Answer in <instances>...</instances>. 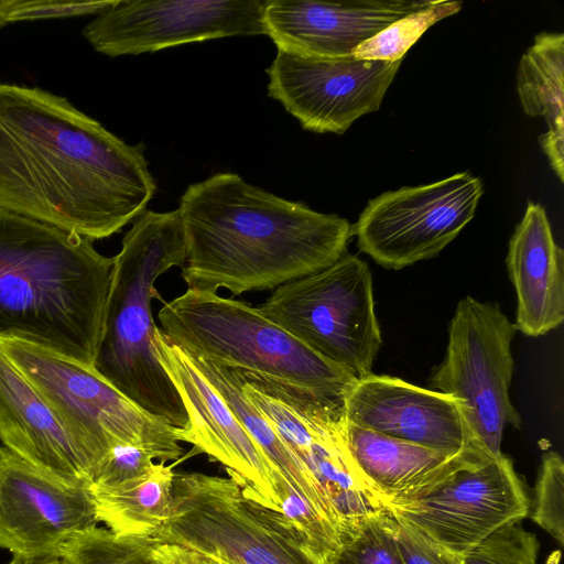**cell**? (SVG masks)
Listing matches in <instances>:
<instances>
[{"mask_svg": "<svg viewBox=\"0 0 564 564\" xmlns=\"http://www.w3.org/2000/svg\"><path fill=\"white\" fill-rule=\"evenodd\" d=\"M160 551L165 564H214L208 556L172 545L160 543Z\"/></svg>", "mask_w": 564, "mask_h": 564, "instance_id": "obj_33", "label": "cell"}, {"mask_svg": "<svg viewBox=\"0 0 564 564\" xmlns=\"http://www.w3.org/2000/svg\"><path fill=\"white\" fill-rule=\"evenodd\" d=\"M399 550L405 564H464L454 553L413 527L397 519Z\"/></svg>", "mask_w": 564, "mask_h": 564, "instance_id": "obj_32", "label": "cell"}, {"mask_svg": "<svg viewBox=\"0 0 564 564\" xmlns=\"http://www.w3.org/2000/svg\"><path fill=\"white\" fill-rule=\"evenodd\" d=\"M188 358L235 413L242 426L267 456L274 473L282 475L296 492L305 498L321 516L334 525L328 507L311 476L279 437L270 423L246 397L240 370L226 368L192 356H188Z\"/></svg>", "mask_w": 564, "mask_h": 564, "instance_id": "obj_23", "label": "cell"}, {"mask_svg": "<svg viewBox=\"0 0 564 564\" xmlns=\"http://www.w3.org/2000/svg\"><path fill=\"white\" fill-rule=\"evenodd\" d=\"M161 552V551H160ZM164 560V558H163ZM165 563V562H164Z\"/></svg>", "mask_w": 564, "mask_h": 564, "instance_id": "obj_36", "label": "cell"}, {"mask_svg": "<svg viewBox=\"0 0 564 564\" xmlns=\"http://www.w3.org/2000/svg\"><path fill=\"white\" fill-rule=\"evenodd\" d=\"M109 1L0 0V28L22 21L64 19L100 14L115 4Z\"/></svg>", "mask_w": 564, "mask_h": 564, "instance_id": "obj_30", "label": "cell"}, {"mask_svg": "<svg viewBox=\"0 0 564 564\" xmlns=\"http://www.w3.org/2000/svg\"><path fill=\"white\" fill-rule=\"evenodd\" d=\"M397 519L382 510L361 518L345 535L329 564H405Z\"/></svg>", "mask_w": 564, "mask_h": 564, "instance_id": "obj_26", "label": "cell"}, {"mask_svg": "<svg viewBox=\"0 0 564 564\" xmlns=\"http://www.w3.org/2000/svg\"><path fill=\"white\" fill-rule=\"evenodd\" d=\"M144 150L65 97L0 84V209L90 241L110 237L155 194Z\"/></svg>", "mask_w": 564, "mask_h": 564, "instance_id": "obj_1", "label": "cell"}, {"mask_svg": "<svg viewBox=\"0 0 564 564\" xmlns=\"http://www.w3.org/2000/svg\"><path fill=\"white\" fill-rule=\"evenodd\" d=\"M151 536L230 564H324L282 512L248 497L231 477L174 473L166 518Z\"/></svg>", "mask_w": 564, "mask_h": 564, "instance_id": "obj_7", "label": "cell"}, {"mask_svg": "<svg viewBox=\"0 0 564 564\" xmlns=\"http://www.w3.org/2000/svg\"><path fill=\"white\" fill-rule=\"evenodd\" d=\"M248 397L311 476L333 523V512L349 516L370 503L372 489L346 443L345 395L264 377Z\"/></svg>", "mask_w": 564, "mask_h": 564, "instance_id": "obj_10", "label": "cell"}, {"mask_svg": "<svg viewBox=\"0 0 564 564\" xmlns=\"http://www.w3.org/2000/svg\"><path fill=\"white\" fill-rule=\"evenodd\" d=\"M260 0H116L82 33L110 57L156 52L192 42L263 35Z\"/></svg>", "mask_w": 564, "mask_h": 564, "instance_id": "obj_13", "label": "cell"}, {"mask_svg": "<svg viewBox=\"0 0 564 564\" xmlns=\"http://www.w3.org/2000/svg\"><path fill=\"white\" fill-rule=\"evenodd\" d=\"M187 289L234 295L274 290L321 271L347 250L351 225L218 173L188 185L180 199Z\"/></svg>", "mask_w": 564, "mask_h": 564, "instance_id": "obj_2", "label": "cell"}, {"mask_svg": "<svg viewBox=\"0 0 564 564\" xmlns=\"http://www.w3.org/2000/svg\"><path fill=\"white\" fill-rule=\"evenodd\" d=\"M8 564H68L59 554L48 555H13Z\"/></svg>", "mask_w": 564, "mask_h": 564, "instance_id": "obj_34", "label": "cell"}, {"mask_svg": "<svg viewBox=\"0 0 564 564\" xmlns=\"http://www.w3.org/2000/svg\"><path fill=\"white\" fill-rule=\"evenodd\" d=\"M154 456L145 448L120 444L111 448L95 470L90 486H115L150 473Z\"/></svg>", "mask_w": 564, "mask_h": 564, "instance_id": "obj_31", "label": "cell"}, {"mask_svg": "<svg viewBox=\"0 0 564 564\" xmlns=\"http://www.w3.org/2000/svg\"><path fill=\"white\" fill-rule=\"evenodd\" d=\"M517 90L524 112L545 120L540 145L555 174L564 176V34L543 32L521 56Z\"/></svg>", "mask_w": 564, "mask_h": 564, "instance_id": "obj_22", "label": "cell"}, {"mask_svg": "<svg viewBox=\"0 0 564 564\" xmlns=\"http://www.w3.org/2000/svg\"><path fill=\"white\" fill-rule=\"evenodd\" d=\"M59 554L68 564H165L152 536L119 534L97 525L75 533Z\"/></svg>", "mask_w": 564, "mask_h": 564, "instance_id": "obj_25", "label": "cell"}, {"mask_svg": "<svg viewBox=\"0 0 564 564\" xmlns=\"http://www.w3.org/2000/svg\"><path fill=\"white\" fill-rule=\"evenodd\" d=\"M173 476V467L159 462L126 482L90 486L98 521L115 533L151 536L166 518Z\"/></svg>", "mask_w": 564, "mask_h": 564, "instance_id": "obj_24", "label": "cell"}, {"mask_svg": "<svg viewBox=\"0 0 564 564\" xmlns=\"http://www.w3.org/2000/svg\"><path fill=\"white\" fill-rule=\"evenodd\" d=\"M432 0L263 1L265 35L278 50L316 57H344L397 20Z\"/></svg>", "mask_w": 564, "mask_h": 564, "instance_id": "obj_18", "label": "cell"}, {"mask_svg": "<svg viewBox=\"0 0 564 564\" xmlns=\"http://www.w3.org/2000/svg\"><path fill=\"white\" fill-rule=\"evenodd\" d=\"M384 508L449 551L464 555L499 528L530 512L509 457L462 465L424 486L388 499Z\"/></svg>", "mask_w": 564, "mask_h": 564, "instance_id": "obj_11", "label": "cell"}, {"mask_svg": "<svg viewBox=\"0 0 564 564\" xmlns=\"http://www.w3.org/2000/svg\"><path fill=\"white\" fill-rule=\"evenodd\" d=\"M506 263L517 293V330L538 337L558 327L564 321V251L540 204L528 203Z\"/></svg>", "mask_w": 564, "mask_h": 564, "instance_id": "obj_20", "label": "cell"}, {"mask_svg": "<svg viewBox=\"0 0 564 564\" xmlns=\"http://www.w3.org/2000/svg\"><path fill=\"white\" fill-rule=\"evenodd\" d=\"M164 337L186 355L230 369L346 395L357 379L246 302L187 289L158 313Z\"/></svg>", "mask_w": 564, "mask_h": 564, "instance_id": "obj_5", "label": "cell"}, {"mask_svg": "<svg viewBox=\"0 0 564 564\" xmlns=\"http://www.w3.org/2000/svg\"><path fill=\"white\" fill-rule=\"evenodd\" d=\"M531 518L563 545L564 463L556 452H549L542 457Z\"/></svg>", "mask_w": 564, "mask_h": 564, "instance_id": "obj_29", "label": "cell"}, {"mask_svg": "<svg viewBox=\"0 0 564 564\" xmlns=\"http://www.w3.org/2000/svg\"><path fill=\"white\" fill-rule=\"evenodd\" d=\"M539 541L521 522L508 523L463 555L464 564H538Z\"/></svg>", "mask_w": 564, "mask_h": 564, "instance_id": "obj_28", "label": "cell"}, {"mask_svg": "<svg viewBox=\"0 0 564 564\" xmlns=\"http://www.w3.org/2000/svg\"><path fill=\"white\" fill-rule=\"evenodd\" d=\"M112 263L86 238L0 209V338L91 367Z\"/></svg>", "mask_w": 564, "mask_h": 564, "instance_id": "obj_3", "label": "cell"}, {"mask_svg": "<svg viewBox=\"0 0 564 564\" xmlns=\"http://www.w3.org/2000/svg\"><path fill=\"white\" fill-rule=\"evenodd\" d=\"M516 332L497 303L465 296L449 323L445 358L432 377L435 389L457 400L471 441L492 458L502 455L505 429L522 424L509 395Z\"/></svg>", "mask_w": 564, "mask_h": 564, "instance_id": "obj_9", "label": "cell"}, {"mask_svg": "<svg viewBox=\"0 0 564 564\" xmlns=\"http://www.w3.org/2000/svg\"><path fill=\"white\" fill-rule=\"evenodd\" d=\"M154 349L188 415L187 429H178L180 442L224 465L248 497L279 511L274 469L217 390L160 328Z\"/></svg>", "mask_w": 564, "mask_h": 564, "instance_id": "obj_15", "label": "cell"}, {"mask_svg": "<svg viewBox=\"0 0 564 564\" xmlns=\"http://www.w3.org/2000/svg\"><path fill=\"white\" fill-rule=\"evenodd\" d=\"M209 557V556H208ZM214 564H230L219 558L210 557Z\"/></svg>", "mask_w": 564, "mask_h": 564, "instance_id": "obj_35", "label": "cell"}, {"mask_svg": "<svg viewBox=\"0 0 564 564\" xmlns=\"http://www.w3.org/2000/svg\"><path fill=\"white\" fill-rule=\"evenodd\" d=\"M0 349L36 389L67 432L91 478L117 445L148 449L162 463L178 459V429L147 413L91 367L35 344L0 338Z\"/></svg>", "mask_w": 564, "mask_h": 564, "instance_id": "obj_6", "label": "cell"}, {"mask_svg": "<svg viewBox=\"0 0 564 564\" xmlns=\"http://www.w3.org/2000/svg\"><path fill=\"white\" fill-rule=\"evenodd\" d=\"M345 412L355 425L443 453H485L471 441L454 397L399 378L358 379L345 395Z\"/></svg>", "mask_w": 564, "mask_h": 564, "instance_id": "obj_17", "label": "cell"}, {"mask_svg": "<svg viewBox=\"0 0 564 564\" xmlns=\"http://www.w3.org/2000/svg\"><path fill=\"white\" fill-rule=\"evenodd\" d=\"M0 440L41 470L68 484L90 487L88 468L72 438L1 349Z\"/></svg>", "mask_w": 564, "mask_h": 564, "instance_id": "obj_19", "label": "cell"}, {"mask_svg": "<svg viewBox=\"0 0 564 564\" xmlns=\"http://www.w3.org/2000/svg\"><path fill=\"white\" fill-rule=\"evenodd\" d=\"M98 522L90 487L61 480L0 445V547L59 554L69 538Z\"/></svg>", "mask_w": 564, "mask_h": 564, "instance_id": "obj_16", "label": "cell"}, {"mask_svg": "<svg viewBox=\"0 0 564 564\" xmlns=\"http://www.w3.org/2000/svg\"><path fill=\"white\" fill-rule=\"evenodd\" d=\"M272 323L357 380L372 373L382 339L368 264L345 253L286 282L259 307Z\"/></svg>", "mask_w": 564, "mask_h": 564, "instance_id": "obj_8", "label": "cell"}, {"mask_svg": "<svg viewBox=\"0 0 564 564\" xmlns=\"http://www.w3.org/2000/svg\"><path fill=\"white\" fill-rule=\"evenodd\" d=\"M458 1L437 0L404 18L357 46L352 55L368 61H401L409 48L436 22L459 12Z\"/></svg>", "mask_w": 564, "mask_h": 564, "instance_id": "obj_27", "label": "cell"}, {"mask_svg": "<svg viewBox=\"0 0 564 564\" xmlns=\"http://www.w3.org/2000/svg\"><path fill=\"white\" fill-rule=\"evenodd\" d=\"M400 64L278 50L267 69L268 94L304 129L343 134L358 118L380 108Z\"/></svg>", "mask_w": 564, "mask_h": 564, "instance_id": "obj_14", "label": "cell"}, {"mask_svg": "<svg viewBox=\"0 0 564 564\" xmlns=\"http://www.w3.org/2000/svg\"><path fill=\"white\" fill-rule=\"evenodd\" d=\"M482 193L467 172L388 191L368 202L351 235L378 264L400 270L440 253L473 219Z\"/></svg>", "mask_w": 564, "mask_h": 564, "instance_id": "obj_12", "label": "cell"}, {"mask_svg": "<svg viewBox=\"0 0 564 564\" xmlns=\"http://www.w3.org/2000/svg\"><path fill=\"white\" fill-rule=\"evenodd\" d=\"M346 443L367 481L382 505L471 462L492 458L479 451L457 455L391 437L347 421Z\"/></svg>", "mask_w": 564, "mask_h": 564, "instance_id": "obj_21", "label": "cell"}, {"mask_svg": "<svg viewBox=\"0 0 564 564\" xmlns=\"http://www.w3.org/2000/svg\"><path fill=\"white\" fill-rule=\"evenodd\" d=\"M186 259L178 210H144L112 258L102 328L91 368L147 413L186 430L182 399L154 349L151 300L156 279Z\"/></svg>", "mask_w": 564, "mask_h": 564, "instance_id": "obj_4", "label": "cell"}]
</instances>
